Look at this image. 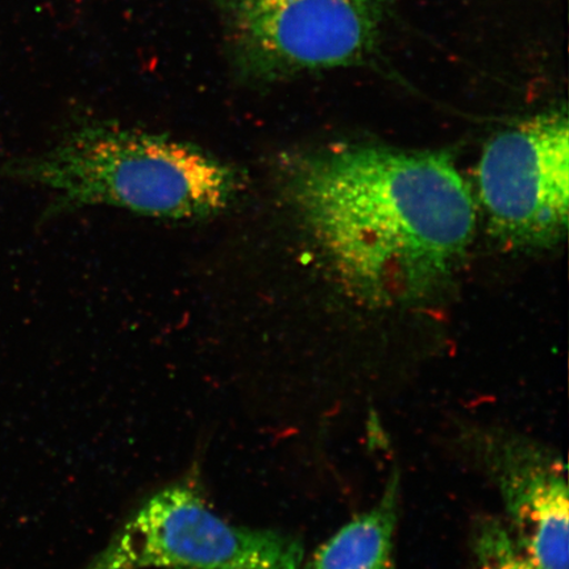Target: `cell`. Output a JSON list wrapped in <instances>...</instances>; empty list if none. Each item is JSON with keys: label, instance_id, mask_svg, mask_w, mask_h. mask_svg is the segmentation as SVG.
<instances>
[{"label": "cell", "instance_id": "52a82bcc", "mask_svg": "<svg viewBox=\"0 0 569 569\" xmlns=\"http://www.w3.org/2000/svg\"><path fill=\"white\" fill-rule=\"evenodd\" d=\"M397 505L398 478L395 476L379 503L355 517L320 546L308 569H397Z\"/></svg>", "mask_w": 569, "mask_h": 569}, {"label": "cell", "instance_id": "7a4b0ae2", "mask_svg": "<svg viewBox=\"0 0 569 569\" xmlns=\"http://www.w3.org/2000/svg\"><path fill=\"white\" fill-rule=\"evenodd\" d=\"M0 180L52 191L56 210L103 204L172 220L217 216L246 189L240 169L189 142L101 124L0 161Z\"/></svg>", "mask_w": 569, "mask_h": 569}, {"label": "cell", "instance_id": "277c9868", "mask_svg": "<svg viewBox=\"0 0 569 569\" xmlns=\"http://www.w3.org/2000/svg\"><path fill=\"white\" fill-rule=\"evenodd\" d=\"M478 197L489 231L503 247L539 251L560 243L569 204L566 107L539 112L488 141Z\"/></svg>", "mask_w": 569, "mask_h": 569}, {"label": "cell", "instance_id": "6da1fadb", "mask_svg": "<svg viewBox=\"0 0 569 569\" xmlns=\"http://www.w3.org/2000/svg\"><path fill=\"white\" fill-rule=\"evenodd\" d=\"M281 182L347 293L369 306L432 296L472 244L478 204L445 152L337 146L287 160Z\"/></svg>", "mask_w": 569, "mask_h": 569}, {"label": "cell", "instance_id": "8992f818", "mask_svg": "<svg viewBox=\"0 0 569 569\" xmlns=\"http://www.w3.org/2000/svg\"><path fill=\"white\" fill-rule=\"evenodd\" d=\"M468 443L501 496L509 530L540 569H568V483L565 461L517 432L482 429Z\"/></svg>", "mask_w": 569, "mask_h": 569}, {"label": "cell", "instance_id": "3957f363", "mask_svg": "<svg viewBox=\"0 0 569 569\" xmlns=\"http://www.w3.org/2000/svg\"><path fill=\"white\" fill-rule=\"evenodd\" d=\"M234 67L276 82L359 67L380 51L395 0H216Z\"/></svg>", "mask_w": 569, "mask_h": 569}, {"label": "cell", "instance_id": "ba28073f", "mask_svg": "<svg viewBox=\"0 0 569 569\" xmlns=\"http://www.w3.org/2000/svg\"><path fill=\"white\" fill-rule=\"evenodd\" d=\"M472 551L476 569H540L518 545L508 525L496 517L476 522Z\"/></svg>", "mask_w": 569, "mask_h": 569}, {"label": "cell", "instance_id": "9c48e42d", "mask_svg": "<svg viewBox=\"0 0 569 569\" xmlns=\"http://www.w3.org/2000/svg\"><path fill=\"white\" fill-rule=\"evenodd\" d=\"M303 552L297 540L287 538L277 549L266 557L246 565L223 567L217 569H302Z\"/></svg>", "mask_w": 569, "mask_h": 569}, {"label": "cell", "instance_id": "5b68a950", "mask_svg": "<svg viewBox=\"0 0 569 569\" xmlns=\"http://www.w3.org/2000/svg\"><path fill=\"white\" fill-rule=\"evenodd\" d=\"M284 539L231 525L190 487L149 497L87 569H217L258 560Z\"/></svg>", "mask_w": 569, "mask_h": 569}]
</instances>
